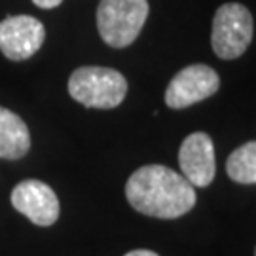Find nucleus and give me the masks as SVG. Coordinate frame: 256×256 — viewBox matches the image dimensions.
I'll return each mask as SVG.
<instances>
[{"instance_id":"obj_12","label":"nucleus","mask_w":256,"mask_h":256,"mask_svg":"<svg viewBox=\"0 0 256 256\" xmlns=\"http://www.w3.org/2000/svg\"><path fill=\"white\" fill-rule=\"evenodd\" d=\"M126 256H160L154 250H146V248H137V250H129Z\"/></svg>"},{"instance_id":"obj_8","label":"nucleus","mask_w":256,"mask_h":256,"mask_svg":"<svg viewBox=\"0 0 256 256\" xmlns=\"http://www.w3.org/2000/svg\"><path fill=\"white\" fill-rule=\"evenodd\" d=\"M12 205L36 226H52L59 218V200L42 180L28 178L19 182L12 190Z\"/></svg>"},{"instance_id":"obj_4","label":"nucleus","mask_w":256,"mask_h":256,"mask_svg":"<svg viewBox=\"0 0 256 256\" xmlns=\"http://www.w3.org/2000/svg\"><path fill=\"white\" fill-rule=\"evenodd\" d=\"M254 32L252 16L243 4H222L212 18L210 46L220 59H238L247 52Z\"/></svg>"},{"instance_id":"obj_3","label":"nucleus","mask_w":256,"mask_h":256,"mask_svg":"<svg viewBox=\"0 0 256 256\" xmlns=\"http://www.w3.org/2000/svg\"><path fill=\"white\" fill-rule=\"evenodd\" d=\"M148 0H101L97 8V28L110 48L131 46L148 18Z\"/></svg>"},{"instance_id":"obj_11","label":"nucleus","mask_w":256,"mask_h":256,"mask_svg":"<svg viewBox=\"0 0 256 256\" xmlns=\"http://www.w3.org/2000/svg\"><path fill=\"white\" fill-rule=\"evenodd\" d=\"M34 4H36L38 8H42V10H52V8H57L63 0H32Z\"/></svg>"},{"instance_id":"obj_7","label":"nucleus","mask_w":256,"mask_h":256,"mask_svg":"<svg viewBox=\"0 0 256 256\" xmlns=\"http://www.w3.org/2000/svg\"><path fill=\"white\" fill-rule=\"evenodd\" d=\"M178 165L182 176L194 188H207L216 174L212 138L203 131L188 135L178 150Z\"/></svg>"},{"instance_id":"obj_2","label":"nucleus","mask_w":256,"mask_h":256,"mask_svg":"<svg viewBox=\"0 0 256 256\" xmlns=\"http://www.w3.org/2000/svg\"><path fill=\"white\" fill-rule=\"evenodd\" d=\"M68 93L88 108H116L128 95V80L116 68L80 66L68 78Z\"/></svg>"},{"instance_id":"obj_9","label":"nucleus","mask_w":256,"mask_h":256,"mask_svg":"<svg viewBox=\"0 0 256 256\" xmlns=\"http://www.w3.org/2000/svg\"><path fill=\"white\" fill-rule=\"evenodd\" d=\"M30 148L27 124L12 110L0 106V158L19 160Z\"/></svg>"},{"instance_id":"obj_13","label":"nucleus","mask_w":256,"mask_h":256,"mask_svg":"<svg viewBox=\"0 0 256 256\" xmlns=\"http://www.w3.org/2000/svg\"><path fill=\"white\" fill-rule=\"evenodd\" d=\"M254 256H256V250H254Z\"/></svg>"},{"instance_id":"obj_10","label":"nucleus","mask_w":256,"mask_h":256,"mask_svg":"<svg viewBox=\"0 0 256 256\" xmlns=\"http://www.w3.org/2000/svg\"><path fill=\"white\" fill-rule=\"evenodd\" d=\"M226 173L238 184H256V140L241 144L230 154Z\"/></svg>"},{"instance_id":"obj_6","label":"nucleus","mask_w":256,"mask_h":256,"mask_svg":"<svg viewBox=\"0 0 256 256\" xmlns=\"http://www.w3.org/2000/svg\"><path fill=\"white\" fill-rule=\"evenodd\" d=\"M46 28L36 18L10 16L0 21V52L10 61H25L44 44Z\"/></svg>"},{"instance_id":"obj_5","label":"nucleus","mask_w":256,"mask_h":256,"mask_svg":"<svg viewBox=\"0 0 256 256\" xmlns=\"http://www.w3.org/2000/svg\"><path fill=\"white\" fill-rule=\"evenodd\" d=\"M220 78L209 64H190L174 74L165 90V104L169 108H188L196 102L209 99L218 92Z\"/></svg>"},{"instance_id":"obj_1","label":"nucleus","mask_w":256,"mask_h":256,"mask_svg":"<svg viewBox=\"0 0 256 256\" xmlns=\"http://www.w3.org/2000/svg\"><path fill=\"white\" fill-rule=\"evenodd\" d=\"M126 198L135 210L154 218L173 220L196 205V188L165 165H144L129 176Z\"/></svg>"}]
</instances>
